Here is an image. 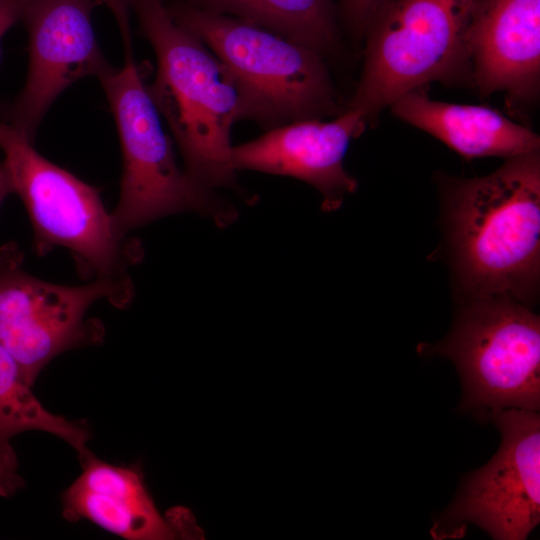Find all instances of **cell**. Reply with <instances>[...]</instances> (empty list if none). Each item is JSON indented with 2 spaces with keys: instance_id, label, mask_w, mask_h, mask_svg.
Masks as SVG:
<instances>
[{
  "instance_id": "obj_14",
  "label": "cell",
  "mask_w": 540,
  "mask_h": 540,
  "mask_svg": "<svg viewBox=\"0 0 540 540\" xmlns=\"http://www.w3.org/2000/svg\"><path fill=\"white\" fill-rule=\"evenodd\" d=\"M392 113L445 143L465 159L510 158L539 150V136L495 109L430 99L421 89L407 92Z\"/></svg>"
},
{
  "instance_id": "obj_10",
  "label": "cell",
  "mask_w": 540,
  "mask_h": 540,
  "mask_svg": "<svg viewBox=\"0 0 540 540\" xmlns=\"http://www.w3.org/2000/svg\"><path fill=\"white\" fill-rule=\"evenodd\" d=\"M109 0H24L22 17L29 36L24 86L8 122L34 142L36 131L56 98L74 82L100 78L113 67L101 52L91 16Z\"/></svg>"
},
{
  "instance_id": "obj_11",
  "label": "cell",
  "mask_w": 540,
  "mask_h": 540,
  "mask_svg": "<svg viewBox=\"0 0 540 540\" xmlns=\"http://www.w3.org/2000/svg\"><path fill=\"white\" fill-rule=\"evenodd\" d=\"M366 124L363 115L351 108L332 121H293L233 146L231 165L235 171L249 169L307 182L322 194V210L333 212L358 188L343 161L351 140Z\"/></svg>"
},
{
  "instance_id": "obj_17",
  "label": "cell",
  "mask_w": 540,
  "mask_h": 540,
  "mask_svg": "<svg viewBox=\"0 0 540 540\" xmlns=\"http://www.w3.org/2000/svg\"><path fill=\"white\" fill-rule=\"evenodd\" d=\"M389 0H343L345 14L354 30L362 32Z\"/></svg>"
},
{
  "instance_id": "obj_2",
  "label": "cell",
  "mask_w": 540,
  "mask_h": 540,
  "mask_svg": "<svg viewBox=\"0 0 540 540\" xmlns=\"http://www.w3.org/2000/svg\"><path fill=\"white\" fill-rule=\"evenodd\" d=\"M152 45L157 70L148 87L200 187L236 188L231 128L243 118L238 86L211 50L172 17L162 0H126Z\"/></svg>"
},
{
  "instance_id": "obj_7",
  "label": "cell",
  "mask_w": 540,
  "mask_h": 540,
  "mask_svg": "<svg viewBox=\"0 0 540 540\" xmlns=\"http://www.w3.org/2000/svg\"><path fill=\"white\" fill-rule=\"evenodd\" d=\"M475 1H388L369 25L363 72L349 108L368 122L407 92L465 77Z\"/></svg>"
},
{
  "instance_id": "obj_5",
  "label": "cell",
  "mask_w": 540,
  "mask_h": 540,
  "mask_svg": "<svg viewBox=\"0 0 540 540\" xmlns=\"http://www.w3.org/2000/svg\"><path fill=\"white\" fill-rule=\"evenodd\" d=\"M169 11L227 68L241 95L243 117L293 122L337 110L335 91L317 52L246 19L187 4Z\"/></svg>"
},
{
  "instance_id": "obj_1",
  "label": "cell",
  "mask_w": 540,
  "mask_h": 540,
  "mask_svg": "<svg viewBox=\"0 0 540 540\" xmlns=\"http://www.w3.org/2000/svg\"><path fill=\"white\" fill-rule=\"evenodd\" d=\"M443 241L457 301L507 296L533 307L540 285L539 150L483 177H439Z\"/></svg>"
},
{
  "instance_id": "obj_15",
  "label": "cell",
  "mask_w": 540,
  "mask_h": 540,
  "mask_svg": "<svg viewBox=\"0 0 540 540\" xmlns=\"http://www.w3.org/2000/svg\"><path fill=\"white\" fill-rule=\"evenodd\" d=\"M20 365L0 344V496L10 497L25 485L11 444L23 432L42 431L69 444L82 458L91 453L88 425L50 412L33 393Z\"/></svg>"
},
{
  "instance_id": "obj_20",
  "label": "cell",
  "mask_w": 540,
  "mask_h": 540,
  "mask_svg": "<svg viewBox=\"0 0 540 540\" xmlns=\"http://www.w3.org/2000/svg\"><path fill=\"white\" fill-rule=\"evenodd\" d=\"M210 1L213 2V3H216V2H218L219 0H210Z\"/></svg>"
},
{
  "instance_id": "obj_3",
  "label": "cell",
  "mask_w": 540,
  "mask_h": 540,
  "mask_svg": "<svg viewBox=\"0 0 540 540\" xmlns=\"http://www.w3.org/2000/svg\"><path fill=\"white\" fill-rule=\"evenodd\" d=\"M125 63L98 80L118 130L123 171L119 201L111 213L121 235L166 215L197 212L219 227L232 223L236 210L196 184L176 162L159 111L134 61L128 18L118 15Z\"/></svg>"
},
{
  "instance_id": "obj_4",
  "label": "cell",
  "mask_w": 540,
  "mask_h": 540,
  "mask_svg": "<svg viewBox=\"0 0 540 540\" xmlns=\"http://www.w3.org/2000/svg\"><path fill=\"white\" fill-rule=\"evenodd\" d=\"M0 150L13 191L31 221L35 251L46 254L63 247L83 275L132 285L127 271L140 262L142 247L117 232L98 190L47 160L33 142L2 121Z\"/></svg>"
},
{
  "instance_id": "obj_19",
  "label": "cell",
  "mask_w": 540,
  "mask_h": 540,
  "mask_svg": "<svg viewBox=\"0 0 540 540\" xmlns=\"http://www.w3.org/2000/svg\"><path fill=\"white\" fill-rule=\"evenodd\" d=\"M14 193L12 181L5 163L0 162V206L4 200Z\"/></svg>"
},
{
  "instance_id": "obj_18",
  "label": "cell",
  "mask_w": 540,
  "mask_h": 540,
  "mask_svg": "<svg viewBox=\"0 0 540 540\" xmlns=\"http://www.w3.org/2000/svg\"><path fill=\"white\" fill-rule=\"evenodd\" d=\"M24 0H0V48L6 32L21 20Z\"/></svg>"
},
{
  "instance_id": "obj_12",
  "label": "cell",
  "mask_w": 540,
  "mask_h": 540,
  "mask_svg": "<svg viewBox=\"0 0 540 540\" xmlns=\"http://www.w3.org/2000/svg\"><path fill=\"white\" fill-rule=\"evenodd\" d=\"M472 78L483 95L536 97L540 78V0H476L466 35Z\"/></svg>"
},
{
  "instance_id": "obj_6",
  "label": "cell",
  "mask_w": 540,
  "mask_h": 540,
  "mask_svg": "<svg viewBox=\"0 0 540 540\" xmlns=\"http://www.w3.org/2000/svg\"><path fill=\"white\" fill-rule=\"evenodd\" d=\"M417 350L454 363L463 388L459 409L479 421L498 410L539 411L540 317L531 307L507 296L460 300L448 335Z\"/></svg>"
},
{
  "instance_id": "obj_13",
  "label": "cell",
  "mask_w": 540,
  "mask_h": 540,
  "mask_svg": "<svg viewBox=\"0 0 540 540\" xmlns=\"http://www.w3.org/2000/svg\"><path fill=\"white\" fill-rule=\"evenodd\" d=\"M82 471L62 492V516L89 521L129 540H165L178 527L164 518L149 494L137 465H116L92 452L80 459Z\"/></svg>"
},
{
  "instance_id": "obj_8",
  "label": "cell",
  "mask_w": 540,
  "mask_h": 540,
  "mask_svg": "<svg viewBox=\"0 0 540 540\" xmlns=\"http://www.w3.org/2000/svg\"><path fill=\"white\" fill-rule=\"evenodd\" d=\"M133 293V285L106 279L82 286L46 282L23 268L16 244H6L0 248V344L33 385L57 355L102 342L101 321L87 317L92 304L105 299L123 308Z\"/></svg>"
},
{
  "instance_id": "obj_9",
  "label": "cell",
  "mask_w": 540,
  "mask_h": 540,
  "mask_svg": "<svg viewBox=\"0 0 540 540\" xmlns=\"http://www.w3.org/2000/svg\"><path fill=\"white\" fill-rule=\"evenodd\" d=\"M488 421L501 434L491 460L465 476L450 506L435 521L433 539H459L473 524L496 540H524L540 521V416L538 411H494Z\"/></svg>"
},
{
  "instance_id": "obj_16",
  "label": "cell",
  "mask_w": 540,
  "mask_h": 540,
  "mask_svg": "<svg viewBox=\"0 0 540 540\" xmlns=\"http://www.w3.org/2000/svg\"><path fill=\"white\" fill-rule=\"evenodd\" d=\"M214 4L267 26L318 54L336 44L329 0H219Z\"/></svg>"
}]
</instances>
